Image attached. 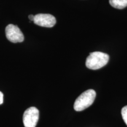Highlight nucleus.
<instances>
[{"label": "nucleus", "instance_id": "6e6552de", "mask_svg": "<svg viewBox=\"0 0 127 127\" xmlns=\"http://www.w3.org/2000/svg\"><path fill=\"white\" fill-rule=\"evenodd\" d=\"M3 101H4V95L0 91V105L2 104Z\"/></svg>", "mask_w": 127, "mask_h": 127}, {"label": "nucleus", "instance_id": "39448f33", "mask_svg": "<svg viewBox=\"0 0 127 127\" xmlns=\"http://www.w3.org/2000/svg\"><path fill=\"white\" fill-rule=\"evenodd\" d=\"M34 23L39 26L51 28L56 24V19L51 14H38L34 16Z\"/></svg>", "mask_w": 127, "mask_h": 127}, {"label": "nucleus", "instance_id": "423d86ee", "mask_svg": "<svg viewBox=\"0 0 127 127\" xmlns=\"http://www.w3.org/2000/svg\"><path fill=\"white\" fill-rule=\"evenodd\" d=\"M109 4L117 9H124L127 7V0H109Z\"/></svg>", "mask_w": 127, "mask_h": 127}, {"label": "nucleus", "instance_id": "0eeeda50", "mask_svg": "<svg viewBox=\"0 0 127 127\" xmlns=\"http://www.w3.org/2000/svg\"><path fill=\"white\" fill-rule=\"evenodd\" d=\"M121 115L124 121L127 125V105L121 109Z\"/></svg>", "mask_w": 127, "mask_h": 127}, {"label": "nucleus", "instance_id": "7ed1b4c3", "mask_svg": "<svg viewBox=\"0 0 127 127\" xmlns=\"http://www.w3.org/2000/svg\"><path fill=\"white\" fill-rule=\"evenodd\" d=\"M39 111L36 107H31L25 111L23 114V124L25 127H35L39 120Z\"/></svg>", "mask_w": 127, "mask_h": 127}, {"label": "nucleus", "instance_id": "1a4fd4ad", "mask_svg": "<svg viewBox=\"0 0 127 127\" xmlns=\"http://www.w3.org/2000/svg\"><path fill=\"white\" fill-rule=\"evenodd\" d=\"M34 16H35V15H30L29 16H28V18H29V20H30V21H31L34 22Z\"/></svg>", "mask_w": 127, "mask_h": 127}, {"label": "nucleus", "instance_id": "f03ea898", "mask_svg": "<svg viewBox=\"0 0 127 127\" xmlns=\"http://www.w3.org/2000/svg\"><path fill=\"white\" fill-rule=\"evenodd\" d=\"M96 97V92L94 90H88L82 93L75 100L74 108L76 111H82L91 106Z\"/></svg>", "mask_w": 127, "mask_h": 127}, {"label": "nucleus", "instance_id": "20e7f679", "mask_svg": "<svg viewBox=\"0 0 127 127\" xmlns=\"http://www.w3.org/2000/svg\"><path fill=\"white\" fill-rule=\"evenodd\" d=\"M5 34L7 39L13 43L21 42L24 40V36L18 26L9 24L5 28Z\"/></svg>", "mask_w": 127, "mask_h": 127}, {"label": "nucleus", "instance_id": "f257e3e1", "mask_svg": "<svg viewBox=\"0 0 127 127\" xmlns=\"http://www.w3.org/2000/svg\"><path fill=\"white\" fill-rule=\"evenodd\" d=\"M109 58L107 54L99 51L93 52L87 57L85 64L89 69L96 70L105 66L108 63Z\"/></svg>", "mask_w": 127, "mask_h": 127}]
</instances>
